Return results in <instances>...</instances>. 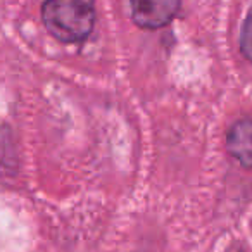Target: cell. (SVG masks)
<instances>
[{
    "label": "cell",
    "mask_w": 252,
    "mask_h": 252,
    "mask_svg": "<svg viewBox=\"0 0 252 252\" xmlns=\"http://www.w3.org/2000/svg\"><path fill=\"white\" fill-rule=\"evenodd\" d=\"M42 19L47 32L59 42H83L95 25L94 0H45Z\"/></svg>",
    "instance_id": "6da1fadb"
},
{
    "label": "cell",
    "mask_w": 252,
    "mask_h": 252,
    "mask_svg": "<svg viewBox=\"0 0 252 252\" xmlns=\"http://www.w3.org/2000/svg\"><path fill=\"white\" fill-rule=\"evenodd\" d=\"M131 18L144 30H159L175 19L182 0H128Z\"/></svg>",
    "instance_id": "7a4b0ae2"
},
{
    "label": "cell",
    "mask_w": 252,
    "mask_h": 252,
    "mask_svg": "<svg viewBox=\"0 0 252 252\" xmlns=\"http://www.w3.org/2000/svg\"><path fill=\"white\" fill-rule=\"evenodd\" d=\"M226 149L244 168L252 169V118L238 119L228 130Z\"/></svg>",
    "instance_id": "3957f363"
},
{
    "label": "cell",
    "mask_w": 252,
    "mask_h": 252,
    "mask_svg": "<svg viewBox=\"0 0 252 252\" xmlns=\"http://www.w3.org/2000/svg\"><path fill=\"white\" fill-rule=\"evenodd\" d=\"M240 50L244 54V57L252 63V14L245 19L244 28H242L240 35Z\"/></svg>",
    "instance_id": "277c9868"
}]
</instances>
